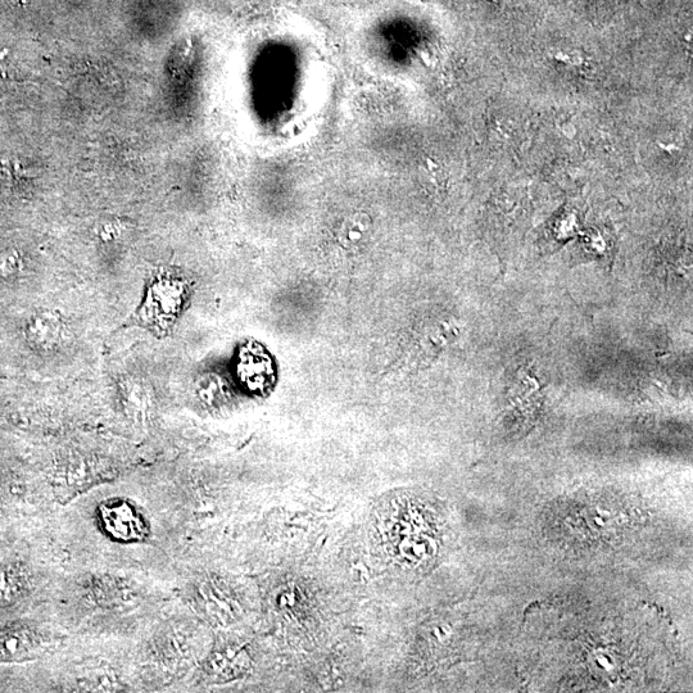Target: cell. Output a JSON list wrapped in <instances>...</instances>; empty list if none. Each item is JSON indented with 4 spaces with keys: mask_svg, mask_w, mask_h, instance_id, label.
Segmentation results:
<instances>
[{
    "mask_svg": "<svg viewBox=\"0 0 693 693\" xmlns=\"http://www.w3.org/2000/svg\"><path fill=\"white\" fill-rule=\"evenodd\" d=\"M104 532L119 542H138L147 536V525L135 507L122 500L108 501L99 509Z\"/></svg>",
    "mask_w": 693,
    "mask_h": 693,
    "instance_id": "obj_2",
    "label": "cell"
},
{
    "mask_svg": "<svg viewBox=\"0 0 693 693\" xmlns=\"http://www.w3.org/2000/svg\"><path fill=\"white\" fill-rule=\"evenodd\" d=\"M185 284L174 275L160 274L149 284L146 300H144L142 319L149 328L162 332L174 323L180 314L185 301Z\"/></svg>",
    "mask_w": 693,
    "mask_h": 693,
    "instance_id": "obj_1",
    "label": "cell"
},
{
    "mask_svg": "<svg viewBox=\"0 0 693 693\" xmlns=\"http://www.w3.org/2000/svg\"><path fill=\"white\" fill-rule=\"evenodd\" d=\"M25 337L36 350H57L67 341V326L57 314L40 312L27 320Z\"/></svg>",
    "mask_w": 693,
    "mask_h": 693,
    "instance_id": "obj_3",
    "label": "cell"
},
{
    "mask_svg": "<svg viewBox=\"0 0 693 693\" xmlns=\"http://www.w3.org/2000/svg\"><path fill=\"white\" fill-rule=\"evenodd\" d=\"M35 640L24 629L0 631V660L16 661L26 659L35 650Z\"/></svg>",
    "mask_w": 693,
    "mask_h": 693,
    "instance_id": "obj_4",
    "label": "cell"
}]
</instances>
